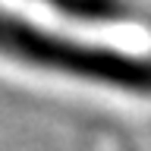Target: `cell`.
Instances as JSON below:
<instances>
[{"mask_svg": "<svg viewBox=\"0 0 151 151\" xmlns=\"http://www.w3.org/2000/svg\"><path fill=\"white\" fill-rule=\"evenodd\" d=\"M0 54L44 66V69H60V73L79 76V79L151 94V60L66 41V38L38 32L28 22H19L6 13H0Z\"/></svg>", "mask_w": 151, "mask_h": 151, "instance_id": "1", "label": "cell"}]
</instances>
